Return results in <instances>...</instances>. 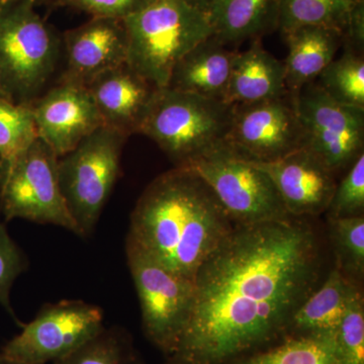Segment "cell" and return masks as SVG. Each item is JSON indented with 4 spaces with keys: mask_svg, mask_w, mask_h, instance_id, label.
Masks as SVG:
<instances>
[{
    "mask_svg": "<svg viewBox=\"0 0 364 364\" xmlns=\"http://www.w3.org/2000/svg\"><path fill=\"white\" fill-rule=\"evenodd\" d=\"M320 267L317 237L298 218L235 225L196 273L188 324L163 364H231L277 343Z\"/></svg>",
    "mask_w": 364,
    "mask_h": 364,
    "instance_id": "6da1fadb",
    "label": "cell"
},
{
    "mask_svg": "<svg viewBox=\"0 0 364 364\" xmlns=\"http://www.w3.org/2000/svg\"><path fill=\"white\" fill-rule=\"evenodd\" d=\"M234 227L210 186L193 170L176 167L143 191L127 236L170 272L195 280Z\"/></svg>",
    "mask_w": 364,
    "mask_h": 364,
    "instance_id": "7a4b0ae2",
    "label": "cell"
},
{
    "mask_svg": "<svg viewBox=\"0 0 364 364\" xmlns=\"http://www.w3.org/2000/svg\"><path fill=\"white\" fill-rule=\"evenodd\" d=\"M123 21L127 64L157 88L166 87L179 60L214 33L210 18L188 0H145Z\"/></svg>",
    "mask_w": 364,
    "mask_h": 364,
    "instance_id": "3957f363",
    "label": "cell"
},
{
    "mask_svg": "<svg viewBox=\"0 0 364 364\" xmlns=\"http://www.w3.org/2000/svg\"><path fill=\"white\" fill-rule=\"evenodd\" d=\"M63 54L62 36L26 0H0V80L9 100L31 105Z\"/></svg>",
    "mask_w": 364,
    "mask_h": 364,
    "instance_id": "277c9868",
    "label": "cell"
},
{
    "mask_svg": "<svg viewBox=\"0 0 364 364\" xmlns=\"http://www.w3.org/2000/svg\"><path fill=\"white\" fill-rule=\"evenodd\" d=\"M232 116L233 105L222 100L160 88L139 134L182 167L224 142Z\"/></svg>",
    "mask_w": 364,
    "mask_h": 364,
    "instance_id": "5b68a950",
    "label": "cell"
},
{
    "mask_svg": "<svg viewBox=\"0 0 364 364\" xmlns=\"http://www.w3.org/2000/svg\"><path fill=\"white\" fill-rule=\"evenodd\" d=\"M128 138L102 126L59 157L60 186L82 238L92 235L116 186Z\"/></svg>",
    "mask_w": 364,
    "mask_h": 364,
    "instance_id": "8992f818",
    "label": "cell"
},
{
    "mask_svg": "<svg viewBox=\"0 0 364 364\" xmlns=\"http://www.w3.org/2000/svg\"><path fill=\"white\" fill-rule=\"evenodd\" d=\"M54 151L38 136L0 177V214L6 222L54 225L80 236L67 208Z\"/></svg>",
    "mask_w": 364,
    "mask_h": 364,
    "instance_id": "52a82bcc",
    "label": "cell"
},
{
    "mask_svg": "<svg viewBox=\"0 0 364 364\" xmlns=\"http://www.w3.org/2000/svg\"><path fill=\"white\" fill-rule=\"evenodd\" d=\"M210 186L235 225L291 219L264 171L227 149L223 144L184 165Z\"/></svg>",
    "mask_w": 364,
    "mask_h": 364,
    "instance_id": "ba28073f",
    "label": "cell"
},
{
    "mask_svg": "<svg viewBox=\"0 0 364 364\" xmlns=\"http://www.w3.org/2000/svg\"><path fill=\"white\" fill-rule=\"evenodd\" d=\"M124 250L140 303L144 334L167 358L188 324L195 282L170 272L128 236Z\"/></svg>",
    "mask_w": 364,
    "mask_h": 364,
    "instance_id": "9c48e42d",
    "label": "cell"
},
{
    "mask_svg": "<svg viewBox=\"0 0 364 364\" xmlns=\"http://www.w3.org/2000/svg\"><path fill=\"white\" fill-rule=\"evenodd\" d=\"M0 354L21 364L54 363L70 355L104 329V311L80 299L46 304Z\"/></svg>",
    "mask_w": 364,
    "mask_h": 364,
    "instance_id": "30bf717a",
    "label": "cell"
},
{
    "mask_svg": "<svg viewBox=\"0 0 364 364\" xmlns=\"http://www.w3.org/2000/svg\"><path fill=\"white\" fill-rule=\"evenodd\" d=\"M223 145L251 163L275 161L306 146V134L294 93L233 105L231 124Z\"/></svg>",
    "mask_w": 364,
    "mask_h": 364,
    "instance_id": "8fae6325",
    "label": "cell"
},
{
    "mask_svg": "<svg viewBox=\"0 0 364 364\" xmlns=\"http://www.w3.org/2000/svg\"><path fill=\"white\" fill-rule=\"evenodd\" d=\"M306 146L335 176L346 171L364 148V109L340 105L316 82L294 93Z\"/></svg>",
    "mask_w": 364,
    "mask_h": 364,
    "instance_id": "7c38bea8",
    "label": "cell"
},
{
    "mask_svg": "<svg viewBox=\"0 0 364 364\" xmlns=\"http://www.w3.org/2000/svg\"><path fill=\"white\" fill-rule=\"evenodd\" d=\"M38 135L58 157L105 126L90 90L57 82L30 105Z\"/></svg>",
    "mask_w": 364,
    "mask_h": 364,
    "instance_id": "4fadbf2b",
    "label": "cell"
},
{
    "mask_svg": "<svg viewBox=\"0 0 364 364\" xmlns=\"http://www.w3.org/2000/svg\"><path fill=\"white\" fill-rule=\"evenodd\" d=\"M65 67L58 82L88 85L105 72L127 63L128 37L123 20L91 18L62 35Z\"/></svg>",
    "mask_w": 364,
    "mask_h": 364,
    "instance_id": "5bb4252c",
    "label": "cell"
},
{
    "mask_svg": "<svg viewBox=\"0 0 364 364\" xmlns=\"http://www.w3.org/2000/svg\"><path fill=\"white\" fill-rule=\"evenodd\" d=\"M252 164L272 179L291 217H311L327 210L337 186L336 176L308 148L275 161Z\"/></svg>",
    "mask_w": 364,
    "mask_h": 364,
    "instance_id": "9a60e30c",
    "label": "cell"
},
{
    "mask_svg": "<svg viewBox=\"0 0 364 364\" xmlns=\"http://www.w3.org/2000/svg\"><path fill=\"white\" fill-rule=\"evenodd\" d=\"M87 88L105 126L127 136L139 134L160 90L127 63L105 72Z\"/></svg>",
    "mask_w": 364,
    "mask_h": 364,
    "instance_id": "2e32d148",
    "label": "cell"
},
{
    "mask_svg": "<svg viewBox=\"0 0 364 364\" xmlns=\"http://www.w3.org/2000/svg\"><path fill=\"white\" fill-rule=\"evenodd\" d=\"M237 53L210 36L179 60L166 87L225 102Z\"/></svg>",
    "mask_w": 364,
    "mask_h": 364,
    "instance_id": "e0dca14e",
    "label": "cell"
},
{
    "mask_svg": "<svg viewBox=\"0 0 364 364\" xmlns=\"http://www.w3.org/2000/svg\"><path fill=\"white\" fill-rule=\"evenodd\" d=\"M284 61L267 51L260 40L235 57L225 102L253 104L282 97L287 92Z\"/></svg>",
    "mask_w": 364,
    "mask_h": 364,
    "instance_id": "ac0fdd59",
    "label": "cell"
},
{
    "mask_svg": "<svg viewBox=\"0 0 364 364\" xmlns=\"http://www.w3.org/2000/svg\"><path fill=\"white\" fill-rule=\"evenodd\" d=\"M284 36L289 48L284 61L286 85L294 93L315 82L342 47L341 32L327 26H303Z\"/></svg>",
    "mask_w": 364,
    "mask_h": 364,
    "instance_id": "d6986e66",
    "label": "cell"
},
{
    "mask_svg": "<svg viewBox=\"0 0 364 364\" xmlns=\"http://www.w3.org/2000/svg\"><path fill=\"white\" fill-rule=\"evenodd\" d=\"M356 284L358 282L349 279L336 265L322 286L316 287L296 309L286 337L336 334L349 296Z\"/></svg>",
    "mask_w": 364,
    "mask_h": 364,
    "instance_id": "ffe728a7",
    "label": "cell"
},
{
    "mask_svg": "<svg viewBox=\"0 0 364 364\" xmlns=\"http://www.w3.org/2000/svg\"><path fill=\"white\" fill-rule=\"evenodd\" d=\"M280 0H220L213 14V35L231 47L260 40L277 30Z\"/></svg>",
    "mask_w": 364,
    "mask_h": 364,
    "instance_id": "44dd1931",
    "label": "cell"
},
{
    "mask_svg": "<svg viewBox=\"0 0 364 364\" xmlns=\"http://www.w3.org/2000/svg\"><path fill=\"white\" fill-rule=\"evenodd\" d=\"M231 364H341L336 334L287 336Z\"/></svg>",
    "mask_w": 364,
    "mask_h": 364,
    "instance_id": "7402d4cb",
    "label": "cell"
},
{
    "mask_svg": "<svg viewBox=\"0 0 364 364\" xmlns=\"http://www.w3.org/2000/svg\"><path fill=\"white\" fill-rule=\"evenodd\" d=\"M353 1L280 0L277 30L284 33L303 26H327L343 33Z\"/></svg>",
    "mask_w": 364,
    "mask_h": 364,
    "instance_id": "603a6c76",
    "label": "cell"
},
{
    "mask_svg": "<svg viewBox=\"0 0 364 364\" xmlns=\"http://www.w3.org/2000/svg\"><path fill=\"white\" fill-rule=\"evenodd\" d=\"M328 97L340 105L364 109V57L345 50L315 81Z\"/></svg>",
    "mask_w": 364,
    "mask_h": 364,
    "instance_id": "cb8c5ba5",
    "label": "cell"
},
{
    "mask_svg": "<svg viewBox=\"0 0 364 364\" xmlns=\"http://www.w3.org/2000/svg\"><path fill=\"white\" fill-rule=\"evenodd\" d=\"M52 364H144L130 333L119 326L104 328L70 355Z\"/></svg>",
    "mask_w": 364,
    "mask_h": 364,
    "instance_id": "d4e9b609",
    "label": "cell"
},
{
    "mask_svg": "<svg viewBox=\"0 0 364 364\" xmlns=\"http://www.w3.org/2000/svg\"><path fill=\"white\" fill-rule=\"evenodd\" d=\"M38 136L31 105L0 98V177Z\"/></svg>",
    "mask_w": 364,
    "mask_h": 364,
    "instance_id": "484cf974",
    "label": "cell"
},
{
    "mask_svg": "<svg viewBox=\"0 0 364 364\" xmlns=\"http://www.w3.org/2000/svg\"><path fill=\"white\" fill-rule=\"evenodd\" d=\"M336 265L353 282H360L364 274V218H328Z\"/></svg>",
    "mask_w": 364,
    "mask_h": 364,
    "instance_id": "4316f807",
    "label": "cell"
},
{
    "mask_svg": "<svg viewBox=\"0 0 364 364\" xmlns=\"http://www.w3.org/2000/svg\"><path fill=\"white\" fill-rule=\"evenodd\" d=\"M336 342L341 364H364V301L359 284L349 296Z\"/></svg>",
    "mask_w": 364,
    "mask_h": 364,
    "instance_id": "83f0119b",
    "label": "cell"
},
{
    "mask_svg": "<svg viewBox=\"0 0 364 364\" xmlns=\"http://www.w3.org/2000/svg\"><path fill=\"white\" fill-rule=\"evenodd\" d=\"M364 210V152L346 170L343 178L337 182L328 205V218L363 215Z\"/></svg>",
    "mask_w": 364,
    "mask_h": 364,
    "instance_id": "f1b7e54d",
    "label": "cell"
},
{
    "mask_svg": "<svg viewBox=\"0 0 364 364\" xmlns=\"http://www.w3.org/2000/svg\"><path fill=\"white\" fill-rule=\"evenodd\" d=\"M28 268L25 252L11 238L6 225L0 222V306L16 323L23 327L16 318L11 303V291L16 279Z\"/></svg>",
    "mask_w": 364,
    "mask_h": 364,
    "instance_id": "f546056e",
    "label": "cell"
},
{
    "mask_svg": "<svg viewBox=\"0 0 364 364\" xmlns=\"http://www.w3.org/2000/svg\"><path fill=\"white\" fill-rule=\"evenodd\" d=\"M145 0H54V6L76 9L91 18L124 20Z\"/></svg>",
    "mask_w": 364,
    "mask_h": 364,
    "instance_id": "4dcf8cb0",
    "label": "cell"
},
{
    "mask_svg": "<svg viewBox=\"0 0 364 364\" xmlns=\"http://www.w3.org/2000/svg\"><path fill=\"white\" fill-rule=\"evenodd\" d=\"M342 47L345 50L363 55L364 51V1L354 0L348 21L342 33Z\"/></svg>",
    "mask_w": 364,
    "mask_h": 364,
    "instance_id": "1f68e13d",
    "label": "cell"
},
{
    "mask_svg": "<svg viewBox=\"0 0 364 364\" xmlns=\"http://www.w3.org/2000/svg\"><path fill=\"white\" fill-rule=\"evenodd\" d=\"M188 1L191 6H195L198 11L205 14L210 21L220 0H188Z\"/></svg>",
    "mask_w": 364,
    "mask_h": 364,
    "instance_id": "d6a6232c",
    "label": "cell"
},
{
    "mask_svg": "<svg viewBox=\"0 0 364 364\" xmlns=\"http://www.w3.org/2000/svg\"><path fill=\"white\" fill-rule=\"evenodd\" d=\"M0 364H21L16 363V361L11 360V359L6 358V356L0 354Z\"/></svg>",
    "mask_w": 364,
    "mask_h": 364,
    "instance_id": "836d02e7",
    "label": "cell"
},
{
    "mask_svg": "<svg viewBox=\"0 0 364 364\" xmlns=\"http://www.w3.org/2000/svg\"><path fill=\"white\" fill-rule=\"evenodd\" d=\"M0 98H4V100H9V95H6V91H4V86L1 85V80H0Z\"/></svg>",
    "mask_w": 364,
    "mask_h": 364,
    "instance_id": "e575fe53",
    "label": "cell"
},
{
    "mask_svg": "<svg viewBox=\"0 0 364 364\" xmlns=\"http://www.w3.org/2000/svg\"><path fill=\"white\" fill-rule=\"evenodd\" d=\"M26 1L32 2L33 6H37L38 4H42V2L44 1V0H26Z\"/></svg>",
    "mask_w": 364,
    "mask_h": 364,
    "instance_id": "d590c367",
    "label": "cell"
},
{
    "mask_svg": "<svg viewBox=\"0 0 364 364\" xmlns=\"http://www.w3.org/2000/svg\"><path fill=\"white\" fill-rule=\"evenodd\" d=\"M345 1L352 2V1H354V0H345Z\"/></svg>",
    "mask_w": 364,
    "mask_h": 364,
    "instance_id": "8d00e7d4",
    "label": "cell"
}]
</instances>
